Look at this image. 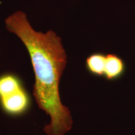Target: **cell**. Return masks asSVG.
<instances>
[{
  "instance_id": "277c9868",
  "label": "cell",
  "mask_w": 135,
  "mask_h": 135,
  "mask_svg": "<svg viewBox=\"0 0 135 135\" xmlns=\"http://www.w3.org/2000/svg\"><path fill=\"white\" fill-rule=\"evenodd\" d=\"M125 71V65L122 59L114 54L106 55L104 77L108 80H115L119 78Z\"/></svg>"
},
{
  "instance_id": "3957f363",
  "label": "cell",
  "mask_w": 135,
  "mask_h": 135,
  "mask_svg": "<svg viewBox=\"0 0 135 135\" xmlns=\"http://www.w3.org/2000/svg\"><path fill=\"white\" fill-rule=\"evenodd\" d=\"M24 87V82L17 74L8 72L0 75V99Z\"/></svg>"
},
{
  "instance_id": "5b68a950",
  "label": "cell",
  "mask_w": 135,
  "mask_h": 135,
  "mask_svg": "<svg viewBox=\"0 0 135 135\" xmlns=\"http://www.w3.org/2000/svg\"><path fill=\"white\" fill-rule=\"evenodd\" d=\"M106 55L102 53H93L86 60V68L89 73L98 76H104Z\"/></svg>"
},
{
  "instance_id": "6da1fadb",
  "label": "cell",
  "mask_w": 135,
  "mask_h": 135,
  "mask_svg": "<svg viewBox=\"0 0 135 135\" xmlns=\"http://www.w3.org/2000/svg\"><path fill=\"white\" fill-rule=\"evenodd\" d=\"M5 26L26 47L35 73L33 96L40 109L50 118L44 128L47 135H65L73 126L70 111L61 103L60 83L67 63L61 38L52 30L37 31L26 15L17 11L6 18Z\"/></svg>"
},
{
  "instance_id": "7a4b0ae2",
  "label": "cell",
  "mask_w": 135,
  "mask_h": 135,
  "mask_svg": "<svg viewBox=\"0 0 135 135\" xmlns=\"http://www.w3.org/2000/svg\"><path fill=\"white\" fill-rule=\"evenodd\" d=\"M32 106L31 95L24 87L0 99V108L7 116L16 118L29 112Z\"/></svg>"
}]
</instances>
